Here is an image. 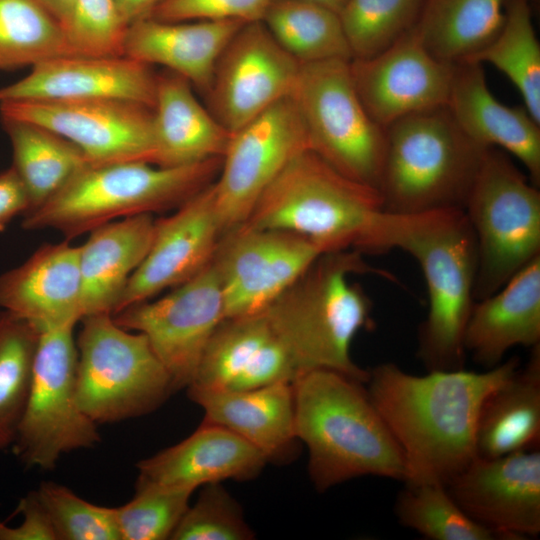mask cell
<instances>
[{
	"mask_svg": "<svg viewBox=\"0 0 540 540\" xmlns=\"http://www.w3.org/2000/svg\"><path fill=\"white\" fill-rule=\"evenodd\" d=\"M518 368L519 359L512 357L483 372L414 375L392 362L369 370L366 389L404 455L406 481L446 486L477 456L482 403Z\"/></svg>",
	"mask_w": 540,
	"mask_h": 540,
	"instance_id": "obj_1",
	"label": "cell"
},
{
	"mask_svg": "<svg viewBox=\"0 0 540 540\" xmlns=\"http://www.w3.org/2000/svg\"><path fill=\"white\" fill-rule=\"evenodd\" d=\"M392 249L418 262L427 286L429 307L418 330L417 357L427 371L464 368V333L477 272L475 237L464 211H379L361 252Z\"/></svg>",
	"mask_w": 540,
	"mask_h": 540,
	"instance_id": "obj_2",
	"label": "cell"
},
{
	"mask_svg": "<svg viewBox=\"0 0 540 540\" xmlns=\"http://www.w3.org/2000/svg\"><path fill=\"white\" fill-rule=\"evenodd\" d=\"M292 385L296 436L308 449L309 476L319 492L363 476L407 480L404 455L365 383L314 369Z\"/></svg>",
	"mask_w": 540,
	"mask_h": 540,
	"instance_id": "obj_3",
	"label": "cell"
},
{
	"mask_svg": "<svg viewBox=\"0 0 540 540\" xmlns=\"http://www.w3.org/2000/svg\"><path fill=\"white\" fill-rule=\"evenodd\" d=\"M367 273L389 276L359 251L324 253L264 311L301 374L329 369L366 384L369 370L353 361L351 345L361 330L373 327V303L350 277Z\"/></svg>",
	"mask_w": 540,
	"mask_h": 540,
	"instance_id": "obj_4",
	"label": "cell"
},
{
	"mask_svg": "<svg viewBox=\"0 0 540 540\" xmlns=\"http://www.w3.org/2000/svg\"><path fill=\"white\" fill-rule=\"evenodd\" d=\"M222 158L165 167L144 161L90 165L37 209L27 231L55 229L67 240L121 217L175 210L215 181Z\"/></svg>",
	"mask_w": 540,
	"mask_h": 540,
	"instance_id": "obj_5",
	"label": "cell"
},
{
	"mask_svg": "<svg viewBox=\"0 0 540 540\" xmlns=\"http://www.w3.org/2000/svg\"><path fill=\"white\" fill-rule=\"evenodd\" d=\"M385 133L378 184L383 211L464 209L488 148L459 127L446 105L401 118Z\"/></svg>",
	"mask_w": 540,
	"mask_h": 540,
	"instance_id": "obj_6",
	"label": "cell"
},
{
	"mask_svg": "<svg viewBox=\"0 0 540 540\" xmlns=\"http://www.w3.org/2000/svg\"><path fill=\"white\" fill-rule=\"evenodd\" d=\"M381 210L377 189L342 175L308 149L286 165L243 224L299 234L325 253L361 252Z\"/></svg>",
	"mask_w": 540,
	"mask_h": 540,
	"instance_id": "obj_7",
	"label": "cell"
},
{
	"mask_svg": "<svg viewBox=\"0 0 540 540\" xmlns=\"http://www.w3.org/2000/svg\"><path fill=\"white\" fill-rule=\"evenodd\" d=\"M80 322L76 393L80 408L97 425L149 414L176 392L144 334L122 328L111 314Z\"/></svg>",
	"mask_w": 540,
	"mask_h": 540,
	"instance_id": "obj_8",
	"label": "cell"
},
{
	"mask_svg": "<svg viewBox=\"0 0 540 540\" xmlns=\"http://www.w3.org/2000/svg\"><path fill=\"white\" fill-rule=\"evenodd\" d=\"M463 211L476 242L477 301L540 256V192L509 154L489 147Z\"/></svg>",
	"mask_w": 540,
	"mask_h": 540,
	"instance_id": "obj_9",
	"label": "cell"
},
{
	"mask_svg": "<svg viewBox=\"0 0 540 540\" xmlns=\"http://www.w3.org/2000/svg\"><path fill=\"white\" fill-rule=\"evenodd\" d=\"M349 63L332 59L301 64L291 96L310 150L342 175L378 190L386 133L364 108Z\"/></svg>",
	"mask_w": 540,
	"mask_h": 540,
	"instance_id": "obj_10",
	"label": "cell"
},
{
	"mask_svg": "<svg viewBox=\"0 0 540 540\" xmlns=\"http://www.w3.org/2000/svg\"><path fill=\"white\" fill-rule=\"evenodd\" d=\"M73 331L62 327L40 332L26 405L11 447L28 467L51 470L63 455L101 440L98 425L78 403Z\"/></svg>",
	"mask_w": 540,
	"mask_h": 540,
	"instance_id": "obj_11",
	"label": "cell"
},
{
	"mask_svg": "<svg viewBox=\"0 0 540 540\" xmlns=\"http://www.w3.org/2000/svg\"><path fill=\"white\" fill-rule=\"evenodd\" d=\"M308 149L307 131L291 95L232 133L213 182L223 235L248 219L268 186Z\"/></svg>",
	"mask_w": 540,
	"mask_h": 540,
	"instance_id": "obj_12",
	"label": "cell"
},
{
	"mask_svg": "<svg viewBox=\"0 0 540 540\" xmlns=\"http://www.w3.org/2000/svg\"><path fill=\"white\" fill-rule=\"evenodd\" d=\"M112 316L122 328L147 337L175 391L189 386L213 333L226 319L222 288L212 263L166 295Z\"/></svg>",
	"mask_w": 540,
	"mask_h": 540,
	"instance_id": "obj_13",
	"label": "cell"
},
{
	"mask_svg": "<svg viewBox=\"0 0 540 540\" xmlns=\"http://www.w3.org/2000/svg\"><path fill=\"white\" fill-rule=\"evenodd\" d=\"M299 234L245 224L224 234L212 264L226 318L264 312L324 254Z\"/></svg>",
	"mask_w": 540,
	"mask_h": 540,
	"instance_id": "obj_14",
	"label": "cell"
},
{
	"mask_svg": "<svg viewBox=\"0 0 540 540\" xmlns=\"http://www.w3.org/2000/svg\"><path fill=\"white\" fill-rule=\"evenodd\" d=\"M1 117L43 126L75 144L92 165L144 161L156 165L153 108L124 100L0 103Z\"/></svg>",
	"mask_w": 540,
	"mask_h": 540,
	"instance_id": "obj_15",
	"label": "cell"
},
{
	"mask_svg": "<svg viewBox=\"0 0 540 540\" xmlns=\"http://www.w3.org/2000/svg\"><path fill=\"white\" fill-rule=\"evenodd\" d=\"M301 64L262 21L244 24L217 60L209 111L231 133L291 95Z\"/></svg>",
	"mask_w": 540,
	"mask_h": 540,
	"instance_id": "obj_16",
	"label": "cell"
},
{
	"mask_svg": "<svg viewBox=\"0 0 540 540\" xmlns=\"http://www.w3.org/2000/svg\"><path fill=\"white\" fill-rule=\"evenodd\" d=\"M357 94L383 129L408 115L447 104L456 64L439 60L415 26L385 51L349 63Z\"/></svg>",
	"mask_w": 540,
	"mask_h": 540,
	"instance_id": "obj_17",
	"label": "cell"
},
{
	"mask_svg": "<svg viewBox=\"0 0 540 540\" xmlns=\"http://www.w3.org/2000/svg\"><path fill=\"white\" fill-rule=\"evenodd\" d=\"M446 488L458 506L500 539L540 533V451L476 456Z\"/></svg>",
	"mask_w": 540,
	"mask_h": 540,
	"instance_id": "obj_18",
	"label": "cell"
},
{
	"mask_svg": "<svg viewBox=\"0 0 540 540\" xmlns=\"http://www.w3.org/2000/svg\"><path fill=\"white\" fill-rule=\"evenodd\" d=\"M223 232L213 182L154 222L149 251L130 276L113 315L192 279L213 261Z\"/></svg>",
	"mask_w": 540,
	"mask_h": 540,
	"instance_id": "obj_19",
	"label": "cell"
},
{
	"mask_svg": "<svg viewBox=\"0 0 540 540\" xmlns=\"http://www.w3.org/2000/svg\"><path fill=\"white\" fill-rule=\"evenodd\" d=\"M301 374L264 312L226 318L213 333L187 390H250Z\"/></svg>",
	"mask_w": 540,
	"mask_h": 540,
	"instance_id": "obj_20",
	"label": "cell"
},
{
	"mask_svg": "<svg viewBox=\"0 0 540 540\" xmlns=\"http://www.w3.org/2000/svg\"><path fill=\"white\" fill-rule=\"evenodd\" d=\"M157 74L127 56H57L31 67L23 78L0 87L9 101L116 99L153 108Z\"/></svg>",
	"mask_w": 540,
	"mask_h": 540,
	"instance_id": "obj_21",
	"label": "cell"
},
{
	"mask_svg": "<svg viewBox=\"0 0 540 540\" xmlns=\"http://www.w3.org/2000/svg\"><path fill=\"white\" fill-rule=\"evenodd\" d=\"M79 246L65 240L39 247L25 262L0 275V308L40 332L75 327L84 317Z\"/></svg>",
	"mask_w": 540,
	"mask_h": 540,
	"instance_id": "obj_22",
	"label": "cell"
},
{
	"mask_svg": "<svg viewBox=\"0 0 540 540\" xmlns=\"http://www.w3.org/2000/svg\"><path fill=\"white\" fill-rule=\"evenodd\" d=\"M268 463L249 442L219 424L203 420L181 442L137 464L136 483L195 491L225 480L256 478Z\"/></svg>",
	"mask_w": 540,
	"mask_h": 540,
	"instance_id": "obj_23",
	"label": "cell"
},
{
	"mask_svg": "<svg viewBox=\"0 0 540 540\" xmlns=\"http://www.w3.org/2000/svg\"><path fill=\"white\" fill-rule=\"evenodd\" d=\"M446 106L459 127L475 142L514 156L529 180L540 185V123L523 106L498 101L488 88L483 64H456Z\"/></svg>",
	"mask_w": 540,
	"mask_h": 540,
	"instance_id": "obj_24",
	"label": "cell"
},
{
	"mask_svg": "<svg viewBox=\"0 0 540 540\" xmlns=\"http://www.w3.org/2000/svg\"><path fill=\"white\" fill-rule=\"evenodd\" d=\"M540 344V256L515 273L493 294L475 301L464 349L490 369L513 347Z\"/></svg>",
	"mask_w": 540,
	"mask_h": 540,
	"instance_id": "obj_25",
	"label": "cell"
},
{
	"mask_svg": "<svg viewBox=\"0 0 540 540\" xmlns=\"http://www.w3.org/2000/svg\"><path fill=\"white\" fill-rule=\"evenodd\" d=\"M244 24L144 18L128 27L124 56L150 66L161 65L206 94L218 58Z\"/></svg>",
	"mask_w": 540,
	"mask_h": 540,
	"instance_id": "obj_26",
	"label": "cell"
},
{
	"mask_svg": "<svg viewBox=\"0 0 540 540\" xmlns=\"http://www.w3.org/2000/svg\"><path fill=\"white\" fill-rule=\"evenodd\" d=\"M204 419L234 432L261 451L269 462H285L299 442L295 432L291 382L242 391L187 390Z\"/></svg>",
	"mask_w": 540,
	"mask_h": 540,
	"instance_id": "obj_27",
	"label": "cell"
},
{
	"mask_svg": "<svg viewBox=\"0 0 540 540\" xmlns=\"http://www.w3.org/2000/svg\"><path fill=\"white\" fill-rule=\"evenodd\" d=\"M156 165L175 167L222 158L232 133L195 97L184 77L157 74L153 107Z\"/></svg>",
	"mask_w": 540,
	"mask_h": 540,
	"instance_id": "obj_28",
	"label": "cell"
},
{
	"mask_svg": "<svg viewBox=\"0 0 540 540\" xmlns=\"http://www.w3.org/2000/svg\"><path fill=\"white\" fill-rule=\"evenodd\" d=\"M154 222L152 214H140L89 232L86 242L79 246L84 317L113 315L130 276L149 251Z\"/></svg>",
	"mask_w": 540,
	"mask_h": 540,
	"instance_id": "obj_29",
	"label": "cell"
},
{
	"mask_svg": "<svg viewBox=\"0 0 540 540\" xmlns=\"http://www.w3.org/2000/svg\"><path fill=\"white\" fill-rule=\"evenodd\" d=\"M540 344L531 348L529 361L490 392L480 408L476 455L495 458L539 449Z\"/></svg>",
	"mask_w": 540,
	"mask_h": 540,
	"instance_id": "obj_30",
	"label": "cell"
},
{
	"mask_svg": "<svg viewBox=\"0 0 540 540\" xmlns=\"http://www.w3.org/2000/svg\"><path fill=\"white\" fill-rule=\"evenodd\" d=\"M505 18V0H425L415 29L439 60L468 61L490 44Z\"/></svg>",
	"mask_w": 540,
	"mask_h": 540,
	"instance_id": "obj_31",
	"label": "cell"
},
{
	"mask_svg": "<svg viewBox=\"0 0 540 540\" xmlns=\"http://www.w3.org/2000/svg\"><path fill=\"white\" fill-rule=\"evenodd\" d=\"M1 118L12 147V168L29 198L25 214L40 207L92 165L75 144L55 132L29 121Z\"/></svg>",
	"mask_w": 540,
	"mask_h": 540,
	"instance_id": "obj_32",
	"label": "cell"
},
{
	"mask_svg": "<svg viewBox=\"0 0 540 540\" xmlns=\"http://www.w3.org/2000/svg\"><path fill=\"white\" fill-rule=\"evenodd\" d=\"M262 22L300 64L352 60L338 13L305 0H273Z\"/></svg>",
	"mask_w": 540,
	"mask_h": 540,
	"instance_id": "obj_33",
	"label": "cell"
},
{
	"mask_svg": "<svg viewBox=\"0 0 540 540\" xmlns=\"http://www.w3.org/2000/svg\"><path fill=\"white\" fill-rule=\"evenodd\" d=\"M468 61L488 63L505 74L521 94L524 107L540 123V45L530 0H505L500 32Z\"/></svg>",
	"mask_w": 540,
	"mask_h": 540,
	"instance_id": "obj_34",
	"label": "cell"
},
{
	"mask_svg": "<svg viewBox=\"0 0 540 540\" xmlns=\"http://www.w3.org/2000/svg\"><path fill=\"white\" fill-rule=\"evenodd\" d=\"M72 55L64 30L35 0H0V69Z\"/></svg>",
	"mask_w": 540,
	"mask_h": 540,
	"instance_id": "obj_35",
	"label": "cell"
},
{
	"mask_svg": "<svg viewBox=\"0 0 540 540\" xmlns=\"http://www.w3.org/2000/svg\"><path fill=\"white\" fill-rule=\"evenodd\" d=\"M40 331L0 312V451L11 448L26 405Z\"/></svg>",
	"mask_w": 540,
	"mask_h": 540,
	"instance_id": "obj_36",
	"label": "cell"
},
{
	"mask_svg": "<svg viewBox=\"0 0 540 540\" xmlns=\"http://www.w3.org/2000/svg\"><path fill=\"white\" fill-rule=\"evenodd\" d=\"M394 503L398 522L430 540H494L500 537L472 520L445 485L405 481Z\"/></svg>",
	"mask_w": 540,
	"mask_h": 540,
	"instance_id": "obj_37",
	"label": "cell"
},
{
	"mask_svg": "<svg viewBox=\"0 0 540 540\" xmlns=\"http://www.w3.org/2000/svg\"><path fill=\"white\" fill-rule=\"evenodd\" d=\"M425 0H347L339 11L352 59L371 58L417 23Z\"/></svg>",
	"mask_w": 540,
	"mask_h": 540,
	"instance_id": "obj_38",
	"label": "cell"
},
{
	"mask_svg": "<svg viewBox=\"0 0 540 540\" xmlns=\"http://www.w3.org/2000/svg\"><path fill=\"white\" fill-rule=\"evenodd\" d=\"M193 493V490L136 483L134 497L114 507L121 540L170 539Z\"/></svg>",
	"mask_w": 540,
	"mask_h": 540,
	"instance_id": "obj_39",
	"label": "cell"
},
{
	"mask_svg": "<svg viewBox=\"0 0 540 540\" xmlns=\"http://www.w3.org/2000/svg\"><path fill=\"white\" fill-rule=\"evenodd\" d=\"M35 491L56 540H121L114 508L90 503L55 482H43Z\"/></svg>",
	"mask_w": 540,
	"mask_h": 540,
	"instance_id": "obj_40",
	"label": "cell"
},
{
	"mask_svg": "<svg viewBox=\"0 0 540 540\" xmlns=\"http://www.w3.org/2000/svg\"><path fill=\"white\" fill-rule=\"evenodd\" d=\"M128 25L115 0H73L62 25L72 55L124 56Z\"/></svg>",
	"mask_w": 540,
	"mask_h": 540,
	"instance_id": "obj_41",
	"label": "cell"
},
{
	"mask_svg": "<svg viewBox=\"0 0 540 540\" xmlns=\"http://www.w3.org/2000/svg\"><path fill=\"white\" fill-rule=\"evenodd\" d=\"M255 534L241 506L221 483L203 486L197 501L189 505L170 539L250 540Z\"/></svg>",
	"mask_w": 540,
	"mask_h": 540,
	"instance_id": "obj_42",
	"label": "cell"
},
{
	"mask_svg": "<svg viewBox=\"0 0 540 540\" xmlns=\"http://www.w3.org/2000/svg\"><path fill=\"white\" fill-rule=\"evenodd\" d=\"M273 0H162L150 17L167 22L262 21Z\"/></svg>",
	"mask_w": 540,
	"mask_h": 540,
	"instance_id": "obj_43",
	"label": "cell"
},
{
	"mask_svg": "<svg viewBox=\"0 0 540 540\" xmlns=\"http://www.w3.org/2000/svg\"><path fill=\"white\" fill-rule=\"evenodd\" d=\"M18 512L23 515V520L17 527H8L0 520V540H56L35 490L21 498Z\"/></svg>",
	"mask_w": 540,
	"mask_h": 540,
	"instance_id": "obj_44",
	"label": "cell"
},
{
	"mask_svg": "<svg viewBox=\"0 0 540 540\" xmlns=\"http://www.w3.org/2000/svg\"><path fill=\"white\" fill-rule=\"evenodd\" d=\"M29 209L26 189L12 166L0 173V233Z\"/></svg>",
	"mask_w": 540,
	"mask_h": 540,
	"instance_id": "obj_45",
	"label": "cell"
},
{
	"mask_svg": "<svg viewBox=\"0 0 540 540\" xmlns=\"http://www.w3.org/2000/svg\"><path fill=\"white\" fill-rule=\"evenodd\" d=\"M119 12L128 26L151 16L162 0H115Z\"/></svg>",
	"mask_w": 540,
	"mask_h": 540,
	"instance_id": "obj_46",
	"label": "cell"
},
{
	"mask_svg": "<svg viewBox=\"0 0 540 540\" xmlns=\"http://www.w3.org/2000/svg\"><path fill=\"white\" fill-rule=\"evenodd\" d=\"M48 11L61 25L66 21L73 0H35Z\"/></svg>",
	"mask_w": 540,
	"mask_h": 540,
	"instance_id": "obj_47",
	"label": "cell"
},
{
	"mask_svg": "<svg viewBox=\"0 0 540 540\" xmlns=\"http://www.w3.org/2000/svg\"><path fill=\"white\" fill-rule=\"evenodd\" d=\"M305 1L313 2L315 4L329 8L336 13H339V11L342 9V7L344 6L347 0H305Z\"/></svg>",
	"mask_w": 540,
	"mask_h": 540,
	"instance_id": "obj_48",
	"label": "cell"
}]
</instances>
